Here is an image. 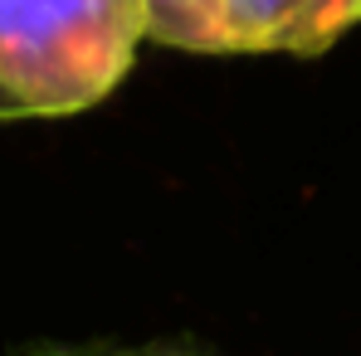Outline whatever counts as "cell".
Wrapping results in <instances>:
<instances>
[{
  "mask_svg": "<svg viewBox=\"0 0 361 356\" xmlns=\"http://www.w3.org/2000/svg\"><path fill=\"white\" fill-rule=\"evenodd\" d=\"M142 44V0H0V122L103 103Z\"/></svg>",
  "mask_w": 361,
  "mask_h": 356,
  "instance_id": "1",
  "label": "cell"
},
{
  "mask_svg": "<svg viewBox=\"0 0 361 356\" xmlns=\"http://www.w3.org/2000/svg\"><path fill=\"white\" fill-rule=\"evenodd\" d=\"M361 25V0H225V54L317 59Z\"/></svg>",
  "mask_w": 361,
  "mask_h": 356,
  "instance_id": "2",
  "label": "cell"
},
{
  "mask_svg": "<svg viewBox=\"0 0 361 356\" xmlns=\"http://www.w3.org/2000/svg\"><path fill=\"white\" fill-rule=\"evenodd\" d=\"M147 39L180 54H225V0H142Z\"/></svg>",
  "mask_w": 361,
  "mask_h": 356,
  "instance_id": "3",
  "label": "cell"
}]
</instances>
